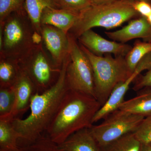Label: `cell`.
Returning a JSON list of instances; mask_svg holds the SVG:
<instances>
[{"label": "cell", "instance_id": "6da1fadb", "mask_svg": "<svg viewBox=\"0 0 151 151\" xmlns=\"http://www.w3.org/2000/svg\"><path fill=\"white\" fill-rule=\"evenodd\" d=\"M68 54L59 77L54 85L42 93L36 92L31 99L30 113L25 119L17 118L11 121L19 133L20 140L29 143L35 141L46 132L68 88L65 81Z\"/></svg>", "mask_w": 151, "mask_h": 151}, {"label": "cell", "instance_id": "7a4b0ae2", "mask_svg": "<svg viewBox=\"0 0 151 151\" xmlns=\"http://www.w3.org/2000/svg\"><path fill=\"white\" fill-rule=\"evenodd\" d=\"M101 107L94 97L68 89L47 130V135L57 145L61 144L75 132L92 127Z\"/></svg>", "mask_w": 151, "mask_h": 151}, {"label": "cell", "instance_id": "3957f363", "mask_svg": "<svg viewBox=\"0 0 151 151\" xmlns=\"http://www.w3.org/2000/svg\"><path fill=\"white\" fill-rule=\"evenodd\" d=\"M42 41L25 9L14 12L0 23V57L19 60Z\"/></svg>", "mask_w": 151, "mask_h": 151}, {"label": "cell", "instance_id": "277c9868", "mask_svg": "<svg viewBox=\"0 0 151 151\" xmlns=\"http://www.w3.org/2000/svg\"><path fill=\"white\" fill-rule=\"evenodd\" d=\"M133 3L126 0L92 5L81 12L69 33L76 39L83 33L94 27L111 29L130 20L141 16L135 10Z\"/></svg>", "mask_w": 151, "mask_h": 151}, {"label": "cell", "instance_id": "5b68a950", "mask_svg": "<svg viewBox=\"0 0 151 151\" xmlns=\"http://www.w3.org/2000/svg\"><path fill=\"white\" fill-rule=\"evenodd\" d=\"M79 44L92 64L95 98L102 106L114 88L119 83L126 81L132 74L128 69L125 57H113L110 54L98 56Z\"/></svg>", "mask_w": 151, "mask_h": 151}, {"label": "cell", "instance_id": "8992f818", "mask_svg": "<svg viewBox=\"0 0 151 151\" xmlns=\"http://www.w3.org/2000/svg\"><path fill=\"white\" fill-rule=\"evenodd\" d=\"M48 53L42 41L19 60L22 70L30 78L39 93L55 84L61 70V68L55 65Z\"/></svg>", "mask_w": 151, "mask_h": 151}, {"label": "cell", "instance_id": "52a82bcc", "mask_svg": "<svg viewBox=\"0 0 151 151\" xmlns=\"http://www.w3.org/2000/svg\"><path fill=\"white\" fill-rule=\"evenodd\" d=\"M68 36L70 59L65 73L68 88L95 98L94 72L91 62L77 39L69 33Z\"/></svg>", "mask_w": 151, "mask_h": 151}, {"label": "cell", "instance_id": "ba28073f", "mask_svg": "<svg viewBox=\"0 0 151 151\" xmlns=\"http://www.w3.org/2000/svg\"><path fill=\"white\" fill-rule=\"evenodd\" d=\"M145 117L118 109L97 125H92L90 132L100 148L122 136L134 132Z\"/></svg>", "mask_w": 151, "mask_h": 151}, {"label": "cell", "instance_id": "9c48e42d", "mask_svg": "<svg viewBox=\"0 0 151 151\" xmlns=\"http://www.w3.org/2000/svg\"><path fill=\"white\" fill-rule=\"evenodd\" d=\"M41 35L45 47L55 65L59 68L69 53L68 34L49 25H42Z\"/></svg>", "mask_w": 151, "mask_h": 151}, {"label": "cell", "instance_id": "30bf717a", "mask_svg": "<svg viewBox=\"0 0 151 151\" xmlns=\"http://www.w3.org/2000/svg\"><path fill=\"white\" fill-rule=\"evenodd\" d=\"M77 40L79 43L98 56L113 54L115 56L125 57L132 47L129 44L108 40L92 29L83 33Z\"/></svg>", "mask_w": 151, "mask_h": 151}, {"label": "cell", "instance_id": "8fae6325", "mask_svg": "<svg viewBox=\"0 0 151 151\" xmlns=\"http://www.w3.org/2000/svg\"><path fill=\"white\" fill-rule=\"evenodd\" d=\"M147 66L144 63H139L134 72L131 76L126 81L119 83L114 88L106 103L94 116L92 121L93 124L103 120L111 113L119 109L120 105L124 101V97L130 85L142 71L147 70Z\"/></svg>", "mask_w": 151, "mask_h": 151}, {"label": "cell", "instance_id": "7c38bea8", "mask_svg": "<svg viewBox=\"0 0 151 151\" xmlns=\"http://www.w3.org/2000/svg\"><path fill=\"white\" fill-rule=\"evenodd\" d=\"M105 33L110 39L120 43H125L137 38L147 41L151 38V26L147 18L140 16L133 19L120 29Z\"/></svg>", "mask_w": 151, "mask_h": 151}, {"label": "cell", "instance_id": "4fadbf2b", "mask_svg": "<svg viewBox=\"0 0 151 151\" xmlns=\"http://www.w3.org/2000/svg\"><path fill=\"white\" fill-rule=\"evenodd\" d=\"M15 94L13 110L7 121H12L21 116L29 108L31 99L36 92L34 84L22 70L16 82L12 86Z\"/></svg>", "mask_w": 151, "mask_h": 151}, {"label": "cell", "instance_id": "5bb4252c", "mask_svg": "<svg viewBox=\"0 0 151 151\" xmlns=\"http://www.w3.org/2000/svg\"><path fill=\"white\" fill-rule=\"evenodd\" d=\"M79 14L64 9L47 8L42 14L41 24L52 26L68 34L78 19Z\"/></svg>", "mask_w": 151, "mask_h": 151}, {"label": "cell", "instance_id": "9a60e30c", "mask_svg": "<svg viewBox=\"0 0 151 151\" xmlns=\"http://www.w3.org/2000/svg\"><path fill=\"white\" fill-rule=\"evenodd\" d=\"M58 145L63 151H100V148L89 128L79 130Z\"/></svg>", "mask_w": 151, "mask_h": 151}, {"label": "cell", "instance_id": "2e32d148", "mask_svg": "<svg viewBox=\"0 0 151 151\" xmlns=\"http://www.w3.org/2000/svg\"><path fill=\"white\" fill-rule=\"evenodd\" d=\"M138 92L135 97L124 100L119 109L145 118L151 117V86L145 87Z\"/></svg>", "mask_w": 151, "mask_h": 151}, {"label": "cell", "instance_id": "e0dca14e", "mask_svg": "<svg viewBox=\"0 0 151 151\" xmlns=\"http://www.w3.org/2000/svg\"><path fill=\"white\" fill-rule=\"evenodd\" d=\"M47 8L61 9L59 0H25V10L36 31L40 35L41 17Z\"/></svg>", "mask_w": 151, "mask_h": 151}, {"label": "cell", "instance_id": "ac0fdd59", "mask_svg": "<svg viewBox=\"0 0 151 151\" xmlns=\"http://www.w3.org/2000/svg\"><path fill=\"white\" fill-rule=\"evenodd\" d=\"M22 71L19 60L0 57V88L12 87L16 82Z\"/></svg>", "mask_w": 151, "mask_h": 151}, {"label": "cell", "instance_id": "d6986e66", "mask_svg": "<svg viewBox=\"0 0 151 151\" xmlns=\"http://www.w3.org/2000/svg\"><path fill=\"white\" fill-rule=\"evenodd\" d=\"M19 139L11 121L0 120V151H17Z\"/></svg>", "mask_w": 151, "mask_h": 151}, {"label": "cell", "instance_id": "ffe728a7", "mask_svg": "<svg viewBox=\"0 0 151 151\" xmlns=\"http://www.w3.org/2000/svg\"><path fill=\"white\" fill-rule=\"evenodd\" d=\"M141 147V143L132 132L101 147L100 151H140Z\"/></svg>", "mask_w": 151, "mask_h": 151}, {"label": "cell", "instance_id": "44dd1931", "mask_svg": "<svg viewBox=\"0 0 151 151\" xmlns=\"http://www.w3.org/2000/svg\"><path fill=\"white\" fill-rule=\"evenodd\" d=\"M151 52V43L146 41L136 40L134 46L125 57L130 73L132 74L140 61L147 54Z\"/></svg>", "mask_w": 151, "mask_h": 151}, {"label": "cell", "instance_id": "7402d4cb", "mask_svg": "<svg viewBox=\"0 0 151 151\" xmlns=\"http://www.w3.org/2000/svg\"><path fill=\"white\" fill-rule=\"evenodd\" d=\"M15 94L12 86L0 88V120H7L12 112Z\"/></svg>", "mask_w": 151, "mask_h": 151}, {"label": "cell", "instance_id": "603a6c76", "mask_svg": "<svg viewBox=\"0 0 151 151\" xmlns=\"http://www.w3.org/2000/svg\"><path fill=\"white\" fill-rule=\"evenodd\" d=\"M25 0H0V23L14 12L24 10Z\"/></svg>", "mask_w": 151, "mask_h": 151}, {"label": "cell", "instance_id": "cb8c5ba5", "mask_svg": "<svg viewBox=\"0 0 151 151\" xmlns=\"http://www.w3.org/2000/svg\"><path fill=\"white\" fill-rule=\"evenodd\" d=\"M134 133L141 144L151 143V117L145 118Z\"/></svg>", "mask_w": 151, "mask_h": 151}, {"label": "cell", "instance_id": "d4e9b609", "mask_svg": "<svg viewBox=\"0 0 151 151\" xmlns=\"http://www.w3.org/2000/svg\"><path fill=\"white\" fill-rule=\"evenodd\" d=\"M60 8L80 13L92 4L89 0H59Z\"/></svg>", "mask_w": 151, "mask_h": 151}, {"label": "cell", "instance_id": "484cf974", "mask_svg": "<svg viewBox=\"0 0 151 151\" xmlns=\"http://www.w3.org/2000/svg\"><path fill=\"white\" fill-rule=\"evenodd\" d=\"M133 89L138 91L146 87L151 86V68L144 75H139L135 79Z\"/></svg>", "mask_w": 151, "mask_h": 151}, {"label": "cell", "instance_id": "4316f807", "mask_svg": "<svg viewBox=\"0 0 151 151\" xmlns=\"http://www.w3.org/2000/svg\"><path fill=\"white\" fill-rule=\"evenodd\" d=\"M135 10L141 16L147 18L151 14V4L145 1H141L133 3Z\"/></svg>", "mask_w": 151, "mask_h": 151}, {"label": "cell", "instance_id": "83f0119b", "mask_svg": "<svg viewBox=\"0 0 151 151\" xmlns=\"http://www.w3.org/2000/svg\"><path fill=\"white\" fill-rule=\"evenodd\" d=\"M24 151H62L58 146L52 143H45L32 146Z\"/></svg>", "mask_w": 151, "mask_h": 151}, {"label": "cell", "instance_id": "f1b7e54d", "mask_svg": "<svg viewBox=\"0 0 151 151\" xmlns=\"http://www.w3.org/2000/svg\"><path fill=\"white\" fill-rule=\"evenodd\" d=\"M117 1L118 0H89L92 5L106 4Z\"/></svg>", "mask_w": 151, "mask_h": 151}, {"label": "cell", "instance_id": "f546056e", "mask_svg": "<svg viewBox=\"0 0 151 151\" xmlns=\"http://www.w3.org/2000/svg\"><path fill=\"white\" fill-rule=\"evenodd\" d=\"M140 151H151V142L147 143V144H141Z\"/></svg>", "mask_w": 151, "mask_h": 151}, {"label": "cell", "instance_id": "4dcf8cb0", "mask_svg": "<svg viewBox=\"0 0 151 151\" xmlns=\"http://www.w3.org/2000/svg\"><path fill=\"white\" fill-rule=\"evenodd\" d=\"M126 1H128L130 2L133 3H133L139 1H143L147 2H148L151 4V0H126Z\"/></svg>", "mask_w": 151, "mask_h": 151}, {"label": "cell", "instance_id": "1f68e13d", "mask_svg": "<svg viewBox=\"0 0 151 151\" xmlns=\"http://www.w3.org/2000/svg\"><path fill=\"white\" fill-rule=\"evenodd\" d=\"M147 19L151 26V14L147 18Z\"/></svg>", "mask_w": 151, "mask_h": 151}, {"label": "cell", "instance_id": "d6a6232c", "mask_svg": "<svg viewBox=\"0 0 151 151\" xmlns=\"http://www.w3.org/2000/svg\"><path fill=\"white\" fill-rule=\"evenodd\" d=\"M146 42H150V43H151V38L150 39Z\"/></svg>", "mask_w": 151, "mask_h": 151}]
</instances>
